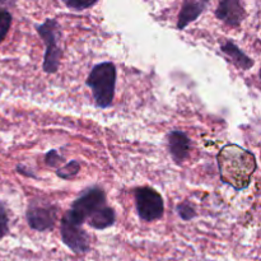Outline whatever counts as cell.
I'll return each instance as SVG.
<instances>
[{
    "mask_svg": "<svg viewBox=\"0 0 261 261\" xmlns=\"http://www.w3.org/2000/svg\"><path fill=\"white\" fill-rule=\"evenodd\" d=\"M221 180L234 190L246 189L257 168L254 153L237 144H226L217 155Z\"/></svg>",
    "mask_w": 261,
    "mask_h": 261,
    "instance_id": "obj_1",
    "label": "cell"
},
{
    "mask_svg": "<svg viewBox=\"0 0 261 261\" xmlns=\"http://www.w3.org/2000/svg\"><path fill=\"white\" fill-rule=\"evenodd\" d=\"M176 211H177V214L180 216V218L184 219V221H191V219L196 217L195 209H194V206L191 205L190 203H188V201L177 205Z\"/></svg>",
    "mask_w": 261,
    "mask_h": 261,
    "instance_id": "obj_15",
    "label": "cell"
},
{
    "mask_svg": "<svg viewBox=\"0 0 261 261\" xmlns=\"http://www.w3.org/2000/svg\"><path fill=\"white\" fill-rule=\"evenodd\" d=\"M58 206L53 204L32 203L25 212L28 226L37 232L51 231L58 221Z\"/></svg>",
    "mask_w": 261,
    "mask_h": 261,
    "instance_id": "obj_6",
    "label": "cell"
},
{
    "mask_svg": "<svg viewBox=\"0 0 261 261\" xmlns=\"http://www.w3.org/2000/svg\"><path fill=\"white\" fill-rule=\"evenodd\" d=\"M216 17L231 27H239L246 17V12L239 0H224L217 7Z\"/></svg>",
    "mask_w": 261,
    "mask_h": 261,
    "instance_id": "obj_9",
    "label": "cell"
},
{
    "mask_svg": "<svg viewBox=\"0 0 261 261\" xmlns=\"http://www.w3.org/2000/svg\"><path fill=\"white\" fill-rule=\"evenodd\" d=\"M135 205H137L138 216L144 222L157 221L162 218L165 213L162 195L149 186L135 190Z\"/></svg>",
    "mask_w": 261,
    "mask_h": 261,
    "instance_id": "obj_5",
    "label": "cell"
},
{
    "mask_svg": "<svg viewBox=\"0 0 261 261\" xmlns=\"http://www.w3.org/2000/svg\"><path fill=\"white\" fill-rule=\"evenodd\" d=\"M36 30L45 43L43 71L47 74L56 73L63 56V50L59 45L61 37L60 25L56 19H46L42 24L36 25Z\"/></svg>",
    "mask_w": 261,
    "mask_h": 261,
    "instance_id": "obj_3",
    "label": "cell"
},
{
    "mask_svg": "<svg viewBox=\"0 0 261 261\" xmlns=\"http://www.w3.org/2000/svg\"><path fill=\"white\" fill-rule=\"evenodd\" d=\"M9 233V219L4 205L0 203V240L4 239Z\"/></svg>",
    "mask_w": 261,
    "mask_h": 261,
    "instance_id": "obj_17",
    "label": "cell"
},
{
    "mask_svg": "<svg viewBox=\"0 0 261 261\" xmlns=\"http://www.w3.org/2000/svg\"><path fill=\"white\" fill-rule=\"evenodd\" d=\"M60 233L61 240L65 244V246L69 247L74 254H86L91 249L88 233L82 228V226L71 223L65 217H63V219H61Z\"/></svg>",
    "mask_w": 261,
    "mask_h": 261,
    "instance_id": "obj_7",
    "label": "cell"
},
{
    "mask_svg": "<svg viewBox=\"0 0 261 261\" xmlns=\"http://www.w3.org/2000/svg\"><path fill=\"white\" fill-rule=\"evenodd\" d=\"M116 79V66L110 61L97 64L92 69L86 83L91 88L97 107L109 109L111 106L115 97Z\"/></svg>",
    "mask_w": 261,
    "mask_h": 261,
    "instance_id": "obj_2",
    "label": "cell"
},
{
    "mask_svg": "<svg viewBox=\"0 0 261 261\" xmlns=\"http://www.w3.org/2000/svg\"><path fill=\"white\" fill-rule=\"evenodd\" d=\"M208 2H185L180 10L177 19L178 30H185L190 23L196 20V18L205 10L208 7Z\"/></svg>",
    "mask_w": 261,
    "mask_h": 261,
    "instance_id": "obj_11",
    "label": "cell"
},
{
    "mask_svg": "<svg viewBox=\"0 0 261 261\" xmlns=\"http://www.w3.org/2000/svg\"><path fill=\"white\" fill-rule=\"evenodd\" d=\"M81 171V165L78 161H70L65 166L60 168H56V175L63 180H70L74 176H76Z\"/></svg>",
    "mask_w": 261,
    "mask_h": 261,
    "instance_id": "obj_13",
    "label": "cell"
},
{
    "mask_svg": "<svg viewBox=\"0 0 261 261\" xmlns=\"http://www.w3.org/2000/svg\"><path fill=\"white\" fill-rule=\"evenodd\" d=\"M190 138L184 132L173 130L167 135V147L171 158L177 165H182L190 154Z\"/></svg>",
    "mask_w": 261,
    "mask_h": 261,
    "instance_id": "obj_8",
    "label": "cell"
},
{
    "mask_svg": "<svg viewBox=\"0 0 261 261\" xmlns=\"http://www.w3.org/2000/svg\"><path fill=\"white\" fill-rule=\"evenodd\" d=\"M45 161H46V165H47L48 167L56 168L59 167L61 163H64V161L65 160H64L63 155H60L56 150L53 149V150H48V152L46 153Z\"/></svg>",
    "mask_w": 261,
    "mask_h": 261,
    "instance_id": "obj_16",
    "label": "cell"
},
{
    "mask_svg": "<svg viewBox=\"0 0 261 261\" xmlns=\"http://www.w3.org/2000/svg\"><path fill=\"white\" fill-rule=\"evenodd\" d=\"M105 205H106V194L101 188L94 186L84 191L76 200H74L70 211L64 217L71 223L82 226Z\"/></svg>",
    "mask_w": 261,
    "mask_h": 261,
    "instance_id": "obj_4",
    "label": "cell"
},
{
    "mask_svg": "<svg viewBox=\"0 0 261 261\" xmlns=\"http://www.w3.org/2000/svg\"><path fill=\"white\" fill-rule=\"evenodd\" d=\"M12 25V14L7 9L0 8V43L7 37Z\"/></svg>",
    "mask_w": 261,
    "mask_h": 261,
    "instance_id": "obj_14",
    "label": "cell"
},
{
    "mask_svg": "<svg viewBox=\"0 0 261 261\" xmlns=\"http://www.w3.org/2000/svg\"><path fill=\"white\" fill-rule=\"evenodd\" d=\"M64 4L68 8L73 10H78V12H82L84 9H88V8L93 7V5L97 4V2H91V3H78V2H64Z\"/></svg>",
    "mask_w": 261,
    "mask_h": 261,
    "instance_id": "obj_18",
    "label": "cell"
},
{
    "mask_svg": "<svg viewBox=\"0 0 261 261\" xmlns=\"http://www.w3.org/2000/svg\"><path fill=\"white\" fill-rule=\"evenodd\" d=\"M116 222V214L115 211L106 204L105 206H102L101 209L96 212L91 218L88 219V223L92 228L94 229H106L109 227H112Z\"/></svg>",
    "mask_w": 261,
    "mask_h": 261,
    "instance_id": "obj_12",
    "label": "cell"
},
{
    "mask_svg": "<svg viewBox=\"0 0 261 261\" xmlns=\"http://www.w3.org/2000/svg\"><path fill=\"white\" fill-rule=\"evenodd\" d=\"M221 50L222 53L229 59V61H231L234 66L241 69V70H250V69L254 66V60H252L251 58H249V56H247L236 43L232 42V41L227 40L226 42L222 43Z\"/></svg>",
    "mask_w": 261,
    "mask_h": 261,
    "instance_id": "obj_10",
    "label": "cell"
}]
</instances>
